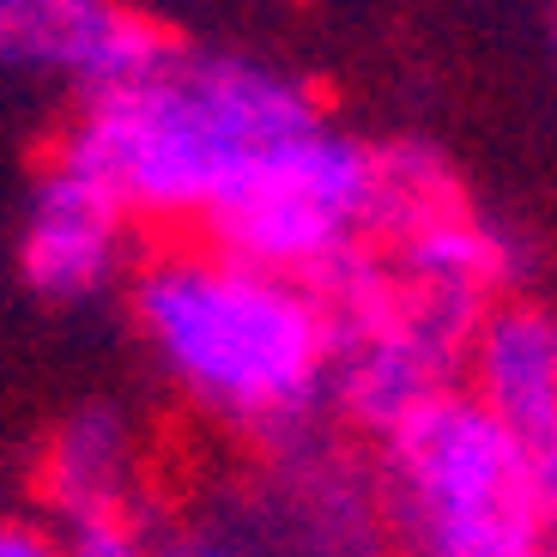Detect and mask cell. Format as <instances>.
I'll list each match as a JSON object with an SVG mask.
<instances>
[{"instance_id": "10", "label": "cell", "mask_w": 557, "mask_h": 557, "mask_svg": "<svg viewBox=\"0 0 557 557\" xmlns=\"http://www.w3.org/2000/svg\"><path fill=\"white\" fill-rule=\"evenodd\" d=\"M467 388L557 467V309L497 297L467 346Z\"/></svg>"}, {"instance_id": "4", "label": "cell", "mask_w": 557, "mask_h": 557, "mask_svg": "<svg viewBox=\"0 0 557 557\" xmlns=\"http://www.w3.org/2000/svg\"><path fill=\"white\" fill-rule=\"evenodd\" d=\"M382 212V146L321 122L278 139L219 195L195 237L297 278H327L370 249Z\"/></svg>"}, {"instance_id": "8", "label": "cell", "mask_w": 557, "mask_h": 557, "mask_svg": "<svg viewBox=\"0 0 557 557\" xmlns=\"http://www.w3.org/2000/svg\"><path fill=\"white\" fill-rule=\"evenodd\" d=\"M176 42L127 0H0V67L79 98L158 67Z\"/></svg>"}, {"instance_id": "13", "label": "cell", "mask_w": 557, "mask_h": 557, "mask_svg": "<svg viewBox=\"0 0 557 557\" xmlns=\"http://www.w3.org/2000/svg\"><path fill=\"white\" fill-rule=\"evenodd\" d=\"M0 557H67V533L37 516H0Z\"/></svg>"}, {"instance_id": "7", "label": "cell", "mask_w": 557, "mask_h": 557, "mask_svg": "<svg viewBox=\"0 0 557 557\" xmlns=\"http://www.w3.org/2000/svg\"><path fill=\"white\" fill-rule=\"evenodd\" d=\"M139 231L146 224L73 164H49L25 195L18 212V278L42 304H98L115 285H127L139 267Z\"/></svg>"}, {"instance_id": "12", "label": "cell", "mask_w": 557, "mask_h": 557, "mask_svg": "<svg viewBox=\"0 0 557 557\" xmlns=\"http://www.w3.org/2000/svg\"><path fill=\"white\" fill-rule=\"evenodd\" d=\"M67 557H158L146 521H91V528H61Z\"/></svg>"}, {"instance_id": "5", "label": "cell", "mask_w": 557, "mask_h": 557, "mask_svg": "<svg viewBox=\"0 0 557 557\" xmlns=\"http://www.w3.org/2000/svg\"><path fill=\"white\" fill-rule=\"evenodd\" d=\"M334 304V418L376 443L424 400L467 382L473 321L406 285L376 249H358L339 273L321 278Z\"/></svg>"}, {"instance_id": "11", "label": "cell", "mask_w": 557, "mask_h": 557, "mask_svg": "<svg viewBox=\"0 0 557 557\" xmlns=\"http://www.w3.org/2000/svg\"><path fill=\"white\" fill-rule=\"evenodd\" d=\"M152 545L158 557H267V545L255 540L249 516H243L237 491L195 516H176L170 528H152Z\"/></svg>"}, {"instance_id": "2", "label": "cell", "mask_w": 557, "mask_h": 557, "mask_svg": "<svg viewBox=\"0 0 557 557\" xmlns=\"http://www.w3.org/2000/svg\"><path fill=\"white\" fill-rule=\"evenodd\" d=\"M321 122L304 73L231 49H170L158 67L79 98L55 158L98 176L139 224L195 237L267 146Z\"/></svg>"}, {"instance_id": "6", "label": "cell", "mask_w": 557, "mask_h": 557, "mask_svg": "<svg viewBox=\"0 0 557 557\" xmlns=\"http://www.w3.org/2000/svg\"><path fill=\"white\" fill-rule=\"evenodd\" d=\"M237 503L267 557H394L376 443L358 448L327 424L261 448Z\"/></svg>"}, {"instance_id": "3", "label": "cell", "mask_w": 557, "mask_h": 557, "mask_svg": "<svg viewBox=\"0 0 557 557\" xmlns=\"http://www.w3.org/2000/svg\"><path fill=\"white\" fill-rule=\"evenodd\" d=\"M394 557H557V467L467 382L376 436Z\"/></svg>"}, {"instance_id": "9", "label": "cell", "mask_w": 557, "mask_h": 557, "mask_svg": "<svg viewBox=\"0 0 557 557\" xmlns=\"http://www.w3.org/2000/svg\"><path fill=\"white\" fill-rule=\"evenodd\" d=\"M42 516L55 528L146 521L152 503V443L122 400H79L49 424L30 467Z\"/></svg>"}, {"instance_id": "14", "label": "cell", "mask_w": 557, "mask_h": 557, "mask_svg": "<svg viewBox=\"0 0 557 557\" xmlns=\"http://www.w3.org/2000/svg\"><path fill=\"white\" fill-rule=\"evenodd\" d=\"M552 61H557V0H552Z\"/></svg>"}, {"instance_id": "1", "label": "cell", "mask_w": 557, "mask_h": 557, "mask_svg": "<svg viewBox=\"0 0 557 557\" xmlns=\"http://www.w3.org/2000/svg\"><path fill=\"white\" fill-rule=\"evenodd\" d=\"M127 315L158 382L224 443L261 455L334 418L339 334L315 278L212 237H164L127 278Z\"/></svg>"}]
</instances>
